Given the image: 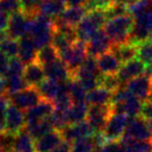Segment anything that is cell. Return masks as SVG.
<instances>
[{
  "instance_id": "1",
  "label": "cell",
  "mask_w": 152,
  "mask_h": 152,
  "mask_svg": "<svg viewBox=\"0 0 152 152\" xmlns=\"http://www.w3.org/2000/svg\"><path fill=\"white\" fill-rule=\"evenodd\" d=\"M134 18L129 13L106 21L103 29L112 41L113 46L129 43Z\"/></svg>"
},
{
  "instance_id": "2",
  "label": "cell",
  "mask_w": 152,
  "mask_h": 152,
  "mask_svg": "<svg viewBox=\"0 0 152 152\" xmlns=\"http://www.w3.org/2000/svg\"><path fill=\"white\" fill-rule=\"evenodd\" d=\"M106 21L107 19L105 17L104 11L88 12L80 23L75 27L77 40L88 43L96 32L104 27Z\"/></svg>"
},
{
  "instance_id": "3",
  "label": "cell",
  "mask_w": 152,
  "mask_h": 152,
  "mask_svg": "<svg viewBox=\"0 0 152 152\" xmlns=\"http://www.w3.org/2000/svg\"><path fill=\"white\" fill-rule=\"evenodd\" d=\"M59 56L69 69L71 76H73L76 73V71L81 67L86 58L89 56L87 43L81 42V41H76L69 48L66 49L64 52H61Z\"/></svg>"
},
{
  "instance_id": "4",
  "label": "cell",
  "mask_w": 152,
  "mask_h": 152,
  "mask_svg": "<svg viewBox=\"0 0 152 152\" xmlns=\"http://www.w3.org/2000/svg\"><path fill=\"white\" fill-rule=\"evenodd\" d=\"M133 18L134 23L131 30L129 43L139 45L149 40L152 34V11L147 10Z\"/></svg>"
},
{
  "instance_id": "5",
  "label": "cell",
  "mask_w": 152,
  "mask_h": 152,
  "mask_svg": "<svg viewBox=\"0 0 152 152\" xmlns=\"http://www.w3.org/2000/svg\"><path fill=\"white\" fill-rule=\"evenodd\" d=\"M10 103L15 105L21 110H28L37 106L43 100L38 88L27 87L22 91L9 96Z\"/></svg>"
},
{
  "instance_id": "6",
  "label": "cell",
  "mask_w": 152,
  "mask_h": 152,
  "mask_svg": "<svg viewBox=\"0 0 152 152\" xmlns=\"http://www.w3.org/2000/svg\"><path fill=\"white\" fill-rule=\"evenodd\" d=\"M129 119L130 118L124 114L113 113L102 131L106 141H120L124 137Z\"/></svg>"
},
{
  "instance_id": "7",
  "label": "cell",
  "mask_w": 152,
  "mask_h": 152,
  "mask_svg": "<svg viewBox=\"0 0 152 152\" xmlns=\"http://www.w3.org/2000/svg\"><path fill=\"white\" fill-rule=\"evenodd\" d=\"M30 21H31V16L27 15L23 11L10 16L9 25L7 28V36L16 40H20L23 37L28 36Z\"/></svg>"
},
{
  "instance_id": "8",
  "label": "cell",
  "mask_w": 152,
  "mask_h": 152,
  "mask_svg": "<svg viewBox=\"0 0 152 152\" xmlns=\"http://www.w3.org/2000/svg\"><path fill=\"white\" fill-rule=\"evenodd\" d=\"M113 114L112 104L106 105H90L88 110L87 121L90 123L95 132H102L108 118Z\"/></svg>"
},
{
  "instance_id": "9",
  "label": "cell",
  "mask_w": 152,
  "mask_h": 152,
  "mask_svg": "<svg viewBox=\"0 0 152 152\" xmlns=\"http://www.w3.org/2000/svg\"><path fill=\"white\" fill-rule=\"evenodd\" d=\"M133 140H152L151 133L149 130L148 121L143 117L137 116L129 119L128 125L125 130L124 137Z\"/></svg>"
},
{
  "instance_id": "10",
  "label": "cell",
  "mask_w": 152,
  "mask_h": 152,
  "mask_svg": "<svg viewBox=\"0 0 152 152\" xmlns=\"http://www.w3.org/2000/svg\"><path fill=\"white\" fill-rule=\"evenodd\" d=\"M59 131L63 135V139L70 143L83 137H93L95 134V131L87 120L76 124H69Z\"/></svg>"
},
{
  "instance_id": "11",
  "label": "cell",
  "mask_w": 152,
  "mask_h": 152,
  "mask_svg": "<svg viewBox=\"0 0 152 152\" xmlns=\"http://www.w3.org/2000/svg\"><path fill=\"white\" fill-rule=\"evenodd\" d=\"M112 41L110 40L103 28L96 32L87 43L88 53L94 57H98L99 55L112 50Z\"/></svg>"
},
{
  "instance_id": "12",
  "label": "cell",
  "mask_w": 152,
  "mask_h": 152,
  "mask_svg": "<svg viewBox=\"0 0 152 152\" xmlns=\"http://www.w3.org/2000/svg\"><path fill=\"white\" fill-rule=\"evenodd\" d=\"M146 70H147V65H145L139 58H134L132 61L122 64L117 75H118L119 79H120L121 83L123 86L126 85L127 83H129V81L132 80L133 78H135L137 76L145 74Z\"/></svg>"
},
{
  "instance_id": "13",
  "label": "cell",
  "mask_w": 152,
  "mask_h": 152,
  "mask_svg": "<svg viewBox=\"0 0 152 152\" xmlns=\"http://www.w3.org/2000/svg\"><path fill=\"white\" fill-rule=\"evenodd\" d=\"M125 87L140 100L143 102L147 101L149 93L152 88V76L145 73L141 76H137L129 83L125 85Z\"/></svg>"
},
{
  "instance_id": "14",
  "label": "cell",
  "mask_w": 152,
  "mask_h": 152,
  "mask_svg": "<svg viewBox=\"0 0 152 152\" xmlns=\"http://www.w3.org/2000/svg\"><path fill=\"white\" fill-rule=\"evenodd\" d=\"M25 113L20 108L16 107L12 103H10L7 110V128H5V131L13 133V134H17L25 128Z\"/></svg>"
},
{
  "instance_id": "15",
  "label": "cell",
  "mask_w": 152,
  "mask_h": 152,
  "mask_svg": "<svg viewBox=\"0 0 152 152\" xmlns=\"http://www.w3.org/2000/svg\"><path fill=\"white\" fill-rule=\"evenodd\" d=\"M53 112H54L53 102L43 99L37 106L25 112L26 124H30V123L39 122V121L48 119L52 115Z\"/></svg>"
},
{
  "instance_id": "16",
  "label": "cell",
  "mask_w": 152,
  "mask_h": 152,
  "mask_svg": "<svg viewBox=\"0 0 152 152\" xmlns=\"http://www.w3.org/2000/svg\"><path fill=\"white\" fill-rule=\"evenodd\" d=\"M112 104V103H110ZM143 101L140 100L134 95H130L127 99L120 103L112 104L113 113H118V114H124L128 116L129 118H134L141 115Z\"/></svg>"
},
{
  "instance_id": "17",
  "label": "cell",
  "mask_w": 152,
  "mask_h": 152,
  "mask_svg": "<svg viewBox=\"0 0 152 152\" xmlns=\"http://www.w3.org/2000/svg\"><path fill=\"white\" fill-rule=\"evenodd\" d=\"M44 70L46 78L54 81H58V83L66 81L72 77L69 69L67 68L66 64L64 63L61 57L57 58L56 61L44 66Z\"/></svg>"
},
{
  "instance_id": "18",
  "label": "cell",
  "mask_w": 152,
  "mask_h": 152,
  "mask_svg": "<svg viewBox=\"0 0 152 152\" xmlns=\"http://www.w3.org/2000/svg\"><path fill=\"white\" fill-rule=\"evenodd\" d=\"M23 77L28 87L38 88L46 79L44 66L39 63L38 61L28 64V65L25 66Z\"/></svg>"
},
{
  "instance_id": "19",
  "label": "cell",
  "mask_w": 152,
  "mask_h": 152,
  "mask_svg": "<svg viewBox=\"0 0 152 152\" xmlns=\"http://www.w3.org/2000/svg\"><path fill=\"white\" fill-rule=\"evenodd\" d=\"M96 58H97L99 71L104 75H116L118 74L119 70L122 66L121 61H119L118 57L115 55V53L112 50L99 55Z\"/></svg>"
},
{
  "instance_id": "20",
  "label": "cell",
  "mask_w": 152,
  "mask_h": 152,
  "mask_svg": "<svg viewBox=\"0 0 152 152\" xmlns=\"http://www.w3.org/2000/svg\"><path fill=\"white\" fill-rule=\"evenodd\" d=\"M39 49L34 45L32 39L29 36H25L19 40V53L18 57L22 61L24 65L32 63L37 61Z\"/></svg>"
},
{
  "instance_id": "21",
  "label": "cell",
  "mask_w": 152,
  "mask_h": 152,
  "mask_svg": "<svg viewBox=\"0 0 152 152\" xmlns=\"http://www.w3.org/2000/svg\"><path fill=\"white\" fill-rule=\"evenodd\" d=\"M63 140L61 131L53 129L50 132L34 141L36 152H51Z\"/></svg>"
},
{
  "instance_id": "22",
  "label": "cell",
  "mask_w": 152,
  "mask_h": 152,
  "mask_svg": "<svg viewBox=\"0 0 152 152\" xmlns=\"http://www.w3.org/2000/svg\"><path fill=\"white\" fill-rule=\"evenodd\" d=\"M67 4L65 0H43L39 7L38 13L52 19H56L66 10Z\"/></svg>"
},
{
  "instance_id": "23",
  "label": "cell",
  "mask_w": 152,
  "mask_h": 152,
  "mask_svg": "<svg viewBox=\"0 0 152 152\" xmlns=\"http://www.w3.org/2000/svg\"><path fill=\"white\" fill-rule=\"evenodd\" d=\"M88 11L85 7H67L66 10L63 12L58 19L65 24L72 27H76L80 23V21L83 19L86 15H87Z\"/></svg>"
},
{
  "instance_id": "24",
  "label": "cell",
  "mask_w": 152,
  "mask_h": 152,
  "mask_svg": "<svg viewBox=\"0 0 152 152\" xmlns=\"http://www.w3.org/2000/svg\"><path fill=\"white\" fill-rule=\"evenodd\" d=\"M13 152H36L34 139L25 128L16 134Z\"/></svg>"
},
{
  "instance_id": "25",
  "label": "cell",
  "mask_w": 152,
  "mask_h": 152,
  "mask_svg": "<svg viewBox=\"0 0 152 152\" xmlns=\"http://www.w3.org/2000/svg\"><path fill=\"white\" fill-rule=\"evenodd\" d=\"M113 92L104 89L102 87H98L92 91L88 92L87 102L90 105H106L112 103Z\"/></svg>"
},
{
  "instance_id": "26",
  "label": "cell",
  "mask_w": 152,
  "mask_h": 152,
  "mask_svg": "<svg viewBox=\"0 0 152 152\" xmlns=\"http://www.w3.org/2000/svg\"><path fill=\"white\" fill-rule=\"evenodd\" d=\"M112 51L115 53L121 64H125L129 61L137 58V47L131 43H125V44L114 45L112 47Z\"/></svg>"
},
{
  "instance_id": "27",
  "label": "cell",
  "mask_w": 152,
  "mask_h": 152,
  "mask_svg": "<svg viewBox=\"0 0 152 152\" xmlns=\"http://www.w3.org/2000/svg\"><path fill=\"white\" fill-rule=\"evenodd\" d=\"M90 104L88 102L73 103L67 110V119L69 124H76L87 120Z\"/></svg>"
},
{
  "instance_id": "28",
  "label": "cell",
  "mask_w": 152,
  "mask_h": 152,
  "mask_svg": "<svg viewBox=\"0 0 152 152\" xmlns=\"http://www.w3.org/2000/svg\"><path fill=\"white\" fill-rule=\"evenodd\" d=\"M125 152H152V140H133L122 137L120 140Z\"/></svg>"
},
{
  "instance_id": "29",
  "label": "cell",
  "mask_w": 152,
  "mask_h": 152,
  "mask_svg": "<svg viewBox=\"0 0 152 152\" xmlns=\"http://www.w3.org/2000/svg\"><path fill=\"white\" fill-rule=\"evenodd\" d=\"M25 129L29 132V134L34 139V141L40 139L41 137L45 135L46 133L50 132L53 130V126L51 125L49 119H45V120L39 121V122L30 123V124L25 125Z\"/></svg>"
},
{
  "instance_id": "30",
  "label": "cell",
  "mask_w": 152,
  "mask_h": 152,
  "mask_svg": "<svg viewBox=\"0 0 152 152\" xmlns=\"http://www.w3.org/2000/svg\"><path fill=\"white\" fill-rule=\"evenodd\" d=\"M69 95L72 99L73 103H80V102H87L88 92L80 83V81L76 78H71L69 88Z\"/></svg>"
},
{
  "instance_id": "31",
  "label": "cell",
  "mask_w": 152,
  "mask_h": 152,
  "mask_svg": "<svg viewBox=\"0 0 152 152\" xmlns=\"http://www.w3.org/2000/svg\"><path fill=\"white\" fill-rule=\"evenodd\" d=\"M59 53L52 45H48L45 46L43 48L39 49L38 51V56H37V61L40 64H42L43 66H46L48 64L52 63V61H56L57 58H59Z\"/></svg>"
},
{
  "instance_id": "32",
  "label": "cell",
  "mask_w": 152,
  "mask_h": 152,
  "mask_svg": "<svg viewBox=\"0 0 152 152\" xmlns=\"http://www.w3.org/2000/svg\"><path fill=\"white\" fill-rule=\"evenodd\" d=\"M4 79L7 85V97L28 87L23 76H10V77H4Z\"/></svg>"
},
{
  "instance_id": "33",
  "label": "cell",
  "mask_w": 152,
  "mask_h": 152,
  "mask_svg": "<svg viewBox=\"0 0 152 152\" xmlns=\"http://www.w3.org/2000/svg\"><path fill=\"white\" fill-rule=\"evenodd\" d=\"M0 51H2L9 58L17 57L19 53V40L7 37L0 42Z\"/></svg>"
},
{
  "instance_id": "34",
  "label": "cell",
  "mask_w": 152,
  "mask_h": 152,
  "mask_svg": "<svg viewBox=\"0 0 152 152\" xmlns=\"http://www.w3.org/2000/svg\"><path fill=\"white\" fill-rule=\"evenodd\" d=\"M74 42H72L71 39L69 37H67L65 34L61 31H57V30L54 29L53 31V37H52V42H51V45L58 51V53L61 54V52L68 49Z\"/></svg>"
},
{
  "instance_id": "35",
  "label": "cell",
  "mask_w": 152,
  "mask_h": 152,
  "mask_svg": "<svg viewBox=\"0 0 152 152\" xmlns=\"http://www.w3.org/2000/svg\"><path fill=\"white\" fill-rule=\"evenodd\" d=\"M95 148L93 137L76 140L71 144V152H93Z\"/></svg>"
},
{
  "instance_id": "36",
  "label": "cell",
  "mask_w": 152,
  "mask_h": 152,
  "mask_svg": "<svg viewBox=\"0 0 152 152\" xmlns=\"http://www.w3.org/2000/svg\"><path fill=\"white\" fill-rule=\"evenodd\" d=\"M137 58L143 61L145 65H150L152 63V42L150 40L137 45Z\"/></svg>"
},
{
  "instance_id": "37",
  "label": "cell",
  "mask_w": 152,
  "mask_h": 152,
  "mask_svg": "<svg viewBox=\"0 0 152 152\" xmlns=\"http://www.w3.org/2000/svg\"><path fill=\"white\" fill-rule=\"evenodd\" d=\"M99 87H102L114 93L119 88L122 87V83H121L117 74L116 75H104V74H102L99 80Z\"/></svg>"
},
{
  "instance_id": "38",
  "label": "cell",
  "mask_w": 152,
  "mask_h": 152,
  "mask_svg": "<svg viewBox=\"0 0 152 152\" xmlns=\"http://www.w3.org/2000/svg\"><path fill=\"white\" fill-rule=\"evenodd\" d=\"M24 69H25V65L22 63V61L18 56L10 58L9 66H7V70L4 77H10V76H23Z\"/></svg>"
},
{
  "instance_id": "39",
  "label": "cell",
  "mask_w": 152,
  "mask_h": 152,
  "mask_svg": "<svg viewBox=\"0 0 152 152\" xmlns=\"http://www.w3.org/2000/svg\"><path fill=\"white\" fill-rule=\"evenodd\" d=\"M0 10L12 16L22 11L21 0H0Z\"/></svg>"
},
{
  "instance_id": "40",
  "label": "cell",
  "mask_w": 152,
  "mask_h": 152,
  "mask_svg": "<svg viewBox=\"0 0 152 152\" xmlns=\"http://www.w3.org/2000/svg\"><path fill=\"white\" fill-rule=\"evenodd\" d=\"M114 3V0H88L85 7L88 12L106 11Z\"/></svg>"
},
{
  "instance_id": "41",
  "label": "cell",
  "mask_w": 152,
  "mask_h": 152,
  "mask_svg": "<svg viewBox=\"0 0 152 152\" xmlns=\"http://www.w3.org/2000/svg\"><path fill=\"white\" fill-rule=\"evenodd\" d=\"M9 105V97H3L0 99V133L4 132L7 128V110Z\"/></svg>"
},
{
  "instance_id": "42",
  "label": "cell",
  "mask_w": 152,
  "mask_h": 152,
  "mask_svg": "<svg viewBox=\"0 0 152 152\" xmlns=\"http://www.w3.org/2000/svg\"><path fill=\"white\" fill-rule=\"evenodd\" d=\"M43 0H21L22 11L29 16L38 14V10Z\"/></svg>"
},
{
  "instance_id": "43",
  "label": "cell",
  "mask_w": 152,
  "mask_h": 152,
  "mask_svg": "<svg viewBox=\"0 0 152 152\" xmlns=\"http://www.w3.org/2000/svg\"><path fill=\"white\" fill-rule=\"evenodd\" d=\"M141 117H143L145 120L149 121L152 119V103H150L149 101L143 102V106H142L141 110Z\"/></svg>"
},
{
  "instance_id": "44",
  "label": "cell",
  "mask_w": 152,
  "mask_h": 152,
  "mask_svg": "<svg viewBox=\"0 0 152 152\" xmlns=\"http://www.w3.org/2000/svg\"><path fill=\"white\" fill-rule=\"evenodd\" d=\"M71 144L70 142L63 140L51 152H71Z\"/></svg>"
},
{
  "instance_id": "45",
  "label": "cell",
  "mask_w": 152,
  "mask_h": 152,
  "mask_svg": "<svg viewBox=\"0 0 152 152\" xmlns=\"http://www.w3.org/2000/svg\"><path fill=\"white\" fill-rule=\"evenodd\" d=\"M10 16L7 13L0 10V30H7L9 25Z\"/></svg>"
},
{
  "instance_id": "46",
  "label": "cell",
  "mask_w": 152,
  "mask_h": 152,
  "mask_svg": "<svg viewBox=\"0 0 152 152\" xmlns=\"http://www.w3.org/2000/svg\"><path fill=\"white\" fill-rule=\"evenodd\" d=\"M67 7H85L88 0H65Z\"/></svg>"
},
{
  "instance_id": "47",
  "label": "cell",
  "mask_w": 152,
  "mask_h": 152,
  "mask_svg": "<svg viewBox=\"0 0 152 152\" xmlns=\"http://www.w3.org/2000/svg\"><path fill=\"white\" fill-rule=\"evenodd\" d=\"M3 97H7V85H5L4 77L0 78V99Z\"/></svg>"
},
{
  "instance_id": "48",
  "label": "cell",
  "mask_w": 152,
  "mask_h": 152,
  "mask_svg": "<svg viewBox=\"0 0 152 152\" xmlns=\"http://www.w3.org/2000/svg\"><path fill=\"white\" fill-rule=\"evenodd\" d=\"M146 73L149 74L150 76H152V63L150 65L147 66V70H146Z\"/></svg>"
},
{
  "instance_id": "49",
  "label": "cell",
  "mask_w": 152,
  "mask_h": 152,
  "mask_svg": "<svg viewBox=\"0 0 152 152\" xmlns=\"http://www.w3.org/2000/svg\"><path fill=\"white\" fill-rule=\"evenodd\" d=\"M148 125H149V130H150V133H151V137H152V119L148 121Z\"/></svg>"
},
{
  "instance_id": "50",
  "label": "cell",
  "mask_w": 152,
  "mask_h": 152,
  "mask_svg": "<svg viewBox=\"0 0 152 152\" xmlns=\"http://www.w3.org/2000/svg\"><path fill=\"white\" fill-rule=\"evenodd\" d=\"M147 101H149L150 103H152V88H151V91H150V93H149V96H148Z\"/></svg>"
},
{
  "instance_id": "51",
  "label": "cell",
  "mask_w": 152,
  "mask_h": 152,
  "mask_svg": "<svg viewBox=\"0 0 152 152\" xmlns=\"http://www.w3.org/2000/svg\"><path fill=\"white\" fill-rule=\"evenodd\" d=\"M0 152H4V151H3L2 148H1V146H0Z\"/></svg>"
},
{
  "instance_id": "52",
  "label": "cell",
  "mask_w": 152,
  "mask_h": 152,
  "mask_svg": "<svg viewBox=\"0 0 152 152\" xmlns=\"http://www.w3.org/2000/svg\"><path fill=\"white\" fill-rule=\"evenodd\" d=\"M149 40H150V41H151V42H152V34H151V36H150V39H149Z\"/></svg>"
},
{
  "instance_id": "53",
  "label": "cell",
  "mask_w": 152,
  "mask_h": 152,
  "mask_svg": "<svg viewBox=\"0 0 152 152\" xmlns=\"http://www.w3.org/2000/svg\"><path fill=\"white\" fill-rule=\"evenodd\" d=\"M0 78H2V75H1V73H0Z\"/></svg>"
}]
</instances>
